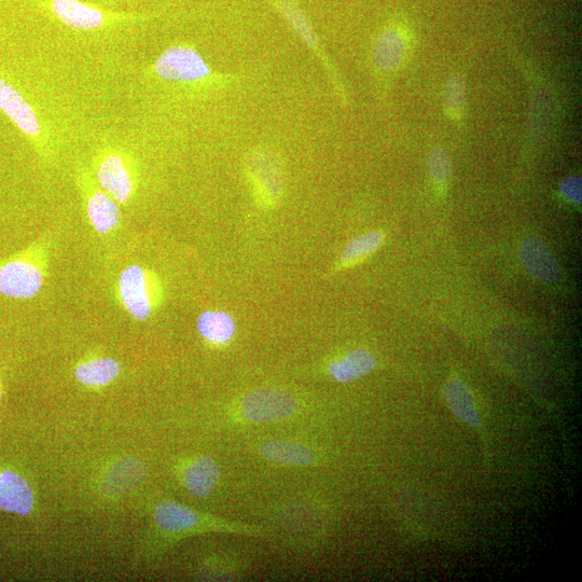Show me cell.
<instances>
[{"label":"cell","instance_id":"16","mask_svg":"<svg viewBox=\"0 0 582 582\" xmlns=\"http://www.w3.org/2000/svg\"><path fill=\"white\" fill-rule=\"evenodd\" d=\"M200 336L213 345H226L237 332L234 318L225 311L207 310L201 313L197 321Z\"/></svg>","mask_w":582,"mask_h":582},{"label":"cell","instance_id":"7","mask_svg":"<svg viewBox=\"0 0 582 582\" xmlns=\"http://www.w3.org/2000/svg\"><path fill=\"white\" fill-rule=\"evenodd\" d=\"M76 179L92 228L99 234L117 229L121 220L119 204L96 183L86 166L79 168Z\"/></svg>","mask_w":582,"mask_h":582},{"label":"cell","instance_id":"24","mask_svg":"<svg viewBox=\"0 0 582 582\" xmlns=\"http://www.w3.org/2000/svg\"><path fill=\"white\" fill-rule=\"evenodd\" d=\"M562 196L573 203L581 202V179L578 176L566 177L560 184Z\"/></svg>","mask_w":582,"mask_h":582},{"label":"cell","instance_id":"11","mask_svg":"<svg viewBox=\"0 0 582 582\" xmlns=\"http://www.w3.org/2000/svg\"><path fill=\"white\" fill-rule=\"evenodd\" d=\"M520 256L526 270L538 281L553 283L559 279V263L544 242L535 238L524 240Z\"/></svg>","mask_w":582,"mask_h":582},{"label":"cell","instance_id":"15","mask_svg":"<svg viewBox=\"0 0 582 582\" xmlns=\"http://www.w3.org/2000/svg\"><path fill=\"white\" fill-rule=\"evenodd\" d=\"M267 460L286 466L306 467L314 464V452L300 443L286 440H270L260 447Z\"/></svg>","mask_w":582,"mask_h":582},{"label":"cell","instance_id":"5","mask_svg":"<svg viewBox=\"0 0 582 582\" xmlns=\"http://www.w3.org/2000/svg\"><path fill=\"white\" fill-rule=\"evenodd\" d=\"M118 300L136 321H146L161 307L164 288L155 271L141 265L124 269L117 285Z\"/></svg>","mask_w":582,"mask_h":582},{"label":"cell","instance_id":"1","mask_svg":"<svg viewBox=\"0 0 582 582\" xmlns=\"http://www.w3.org/2000/svg\"><path fill=\"white\" fill-rule=\"evenodd\" d=\"M48 266L47 248L40 243L0 262V294L19 300L34 298L45 285Z\"/></svg>","mask_w":582,"mask_h":582},{"label":"cell","instance_id":"20","mask_svg":"<svg viewBox=\"0 0 582 582\" xmlns=\"http://www.w3.org/2000/svg\"><path fill=\"white\" fill-rule=\"evenodd\" d=\"M384 234L381 231H371L359 235L344 247L338 265L340 268H351L376 253L383 245Z\"/></svg>","mask_w":582,"mask_h":582},{"label":"cell","instance_id":"3","mask_svg":"<svg viewBox=\"0 0 582 582\" xmlns=\"http://www.w3.org/2000/svg\"><path fill=\"white\" fill-rule=\"evenodd\" d=\"M41 9L69 30L100 32L128 25L142 19L128 12L107 10L83 0H37Z\"/></svg>","mask_w":582,"mask_h":582},{"label":"cell","instance_id":"18","mask_svg":"<svg viewBox=\"0 0 582 582\" xmlns=\"http://www.w3.org/2000/svg\"><path fill=\"white\" fill-rule=\"evenodd\" d=\"M120 373V365L113 358H95L81 363L75 369V377L83 385L91 387L112 383Z\"/></svg>","mask_w":582,"mask_h":582},{"label":"cell","instance_id":"12","mask_svg":"<svg viewBox=\"0 0 582 582\" xmlns=\"http://www.w3.org/2000/svg\"><path fill=\"white\" fill-rule=\"evenodd\" d=\"M34 505L33 491L20 475L6 470L0 475V510L29 515Z\"/></svg>","mask_w":582,"mask_h":582},{"label":"cell","instance_id":"6","mask_svg":"<svg viewBox=\"0 0 582 582\" xmlns=\"http://www.w3.org/2000/svg\"><path fill=\"white\" fill-rule=\"evenodd\" d=\"M157 78L180 85H200L212 77V69L194 48L176 45L163 51L152 64Z\"/></svg>","mask_w":582,"mask_h":582},{"label":"cell","instance_id":"17","mask_svg":"<svg viewBox=\"0 0 582 582\" xmlns=\"http://www.w3.org/2000/svg\"><path fill=\"white\" fill-rule=\"evenodd\" d=\"M184 480L187 490L193 496H209L219 480L218 464L210 456L201 457L187 467Z\"/></svg>","mask_w":582,"mask_h":582},{"label":"cell","instance_id":"14","mask_svg":"<svg viewBox=\"0 0 582 582\" xmlns=\"http://www.w3.org/2000/svg\"><path fill=\"white\" fill-rule=\"evenodd\" d=\"M377 358L364 349L346 353L328 367L329 376L340 383H350L366 376L377 367Z\"/></svg>","mask_w":582,"mask_h":582},{"label":"cell","instance_id":"22","mask_svg":"<svg viewBox=\"0 0 582 582\" xmlns=\"http://www.w3.org/2000/svg\"><path fill=\"white\" fill-rule=\"evenodd\" d=\"M443 104L448 116L452 119H460L465 107V87L460 77H452L443 93Z\"/></svg>","mask_w":582,"mask_h":582},{"label":"cell","instance_id":"10","mask_svg":"<svg viewBox=\"0 0 582 582\" xmlns=\"http://www.w3.org/2000/svg\"><path fill=\"white\" fill-rule=\"evenodd\" d=\"M408 48L409 38L406 31L398 26L388 27L374 45V64L382 72H394L404 63Z\"/></svg>","mask_w":582,"mask_h":582},{"label":"cell","instance_id":"19","mask_svg":"<svg viewBox=\"0 0 582 582\" xmlns=\"http://www.w3.org/2000/svg\"><path fill=\"white\" fill-rule=\"evenodd\" d=\"M274 4L304 43L323 57L320 41H318L311 23L299 7L297 0H274Z\"/></svg>","mask_w":582,"mask_h":582},{"label":"cell","instance_id":"21","mask_svg":"<svg viewBox=\"0 0 582 582\" xmlns=\"http://www.w3.org/2000/svg\"><path fill=\"white\" fill-rule=\"evenodd\" d=\"M155 519L160 528L168 532L186 531L199 522L196 512L172 502L158 505Z\"/></svg>","mask_w":582,"mask_h":582},{"label":"cell","instance_id":"8","mask_svg":"<svg viewBox=\"0 0 582 582\" xmlns=\"http://www.w3.org/2000/svg\"><path fill=\"white\" fill-rule=\"evenodd\" d=\"M296 398L284 391L259 390L249 393L242 400L243 417L252 423H271L285 420L297 410Z\"/></svg>","mask_w":582,"mask_h":582},{"label":"cell","instance_id":"23","mask_svg":"<svg viewBox=\"0 0 582 582\" xmlns=\"http://www.w3.org/2000/svg\"><path fill=\"white\" fill-rule=\"evenodd\" d=\"M427 170L436 184H446L451 175V161L447 152L440 147L429 152Z\"/></svg>","mask_w":582,"mask_h":582},{"label":"cell","instance_id":"13","mask_svg":"<svg viewBox=\"0 0 582 582\" xmlns=\"http://www.w3.org/2000/svg\"><path fill=\"white\" fill-rule=\"evenodd\" d=\"M445 397L457 419L474 428L481 426L482 419L474 395L461 378L452 377L448 380Z\"/></svg>","mask_w":582,"mask_h":582},{"label":"cell","instance_id":"9","mask_svg":"<svg viewBox=\"0 0 582 582\" xmlns=\"http://www.w3.org/2000/svg\"><path fill=\"white\" fill-rule=\"evenodd\" d=\"M249 176L261 203L274 205L279 201L283 188L282 172L271 156L256 155L249 165Z\"/></svg>","mask_w":582,"mask_h":582},{"label":"cell","instance_id":"4","mask_svg":"<svg viewBox=\"0 0 582 582\" xmlns=\"http://www.w3.org/2000/svg\"><path fill=\"white\" fill-rule=\"evenodd\" d=\"M96 183L118 204H128L135 196L140 177L134 158L127 150L106 145L93 158Z\"/></svg>","mask_w":582,"mask_h":582},{"label":"cell","instance_id":"2","mask_svg":"<svg viewBox=\"0 0 582 582\" xmlns=\"http://www.w3.org/2000/svg\"><path fill=\"white\" fill-rule=\"evenodd\" d=\"M0 112H2L43 158L53 155L54 137L44 117L27 97L6 78L0 76Z\"/></svg>","mask_w":582,"mask_h":582}]
</instances>
